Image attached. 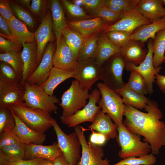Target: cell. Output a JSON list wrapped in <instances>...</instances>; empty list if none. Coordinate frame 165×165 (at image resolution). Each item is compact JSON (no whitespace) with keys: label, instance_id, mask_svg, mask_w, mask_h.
Listing matches in <instances>:
<instances>
[{"label":"cell","instance_id":"cell-1","mask_svg":"<svg viewBox=\"0 0 165 165\" xmlns=\"http://www.w3.org/2000/svg\"><path fill=\"white\" fill-rule=\"evenodd\" d=\"M144 112L125 105L123 123L131 133L144 137L143 141L150 146L151 153L158 155L161 147L165 145V123L156 101L148 99Z\"/></svg>","mask_w":165,"mask_h":165},{"label":"cell","instance_id":"cell-2","mask_svg":"<svg viewBox=\"0 0 165 165\" xmlns=\"http://www.w3.org/2000/svg\"><path fill=\"white\" fill-rule=\"evenodd\" d=\"M9 108L27 126L38 132L44 133L53 126L55 119L50 113L30 107L24 102Z\"/></svg>","mask_w":165,"mask_h":165},{"label":"cell","instance_id":"cell-3","mask_svg":"<svg viewBox=\"0 0 165 165\" xmlns=\"http://www.w3.org/2000/svg\"><path fill=\"white\" fill-rule=\"evenodd\" d=\"M118 134L116 140L121 149L119 156L123 159L131 157H138L148 154L150 146L147 142L141 141L140 136L131 132L123 123L117 127Z\"/></svg>","mask_w":165,"mask_h":165},{"label":"cell","instance_id":"cell-4","mask_svg":"<svg viewBox=\"0 0 165 165\" xmlns=\"http://www.w3.org/2000/svg\"><path fill=\"white\" fill-rule=\"evenodd\" d=\"M101 96L98 104L102 111L108 115L118 127L123 124L125 105L118 93L103 83L97 85Z\"/></svg>","mask_w":165,"mask_h":165},{"label":"cell","instance_id":"cell-5","mask_svg":"<svg viewBox=\"0 0 165 165\" xmlns=\"http://www.w3.org/2000/svg\"><path fill=\"white\" fill-rule=\"evenodd\" d=\"M24 102L27 106L50 113L58 108L56 104L60 103L55 95L47 94L40 86L25 81Z\"/></svg>","mask_w":165,"mask_h":165},{"label":"cell","instance_id":"cell-6","mask_svg":"<svg viewBox=\"0 0 165 165\" xmlns=\"http://www.w3.org/2000/svg\"><path fill=\"white\" fill-rule=\"evenodd\" d=\"M89 96V90L84 89L75 80L72 81L68 89L63 94L59 104L62 109L61 115L70 116L82 108Z\"/></svg>","mask_w":165,"mask_h":165},{"label":"cell","instance_id":"cell-7","mask_svg":"<svg viewBox=\"0 0 165 165\" xmlns=\"http://www.w3.org/2000/svg\"><path fill=\"white\" fill-rule=\"evenodd\" d=\"M53 127L56 134L57 143L63 155L72 165H77L80 159L81 146L75 131L68 134L61 129L55 119Z\"/></svg>","mask_w":165,"mask_h":165},{"label":"cell","instance_id":"cell-8","mask_svg":"<svg viewBox=\"0 0 165 165\" xmlns=\"http://www.w3.org/2000/svg\"><path fill=\"white\" fill-rule=\"evenodd\" d=\"M104 63L106 64L104 67L102 66L101 80L110 89L117 92L125 85L122 75L126 62L119 53L112 56Z\"/></svg>","mask_w":165,"mask_h":165},{"label":"cell","instance_id":"cell-9","mask_svg":"<svg viewBox=\"0 0 165 165\" xmlns=\"http://www.w3.org/2000/svg\"><path fill=\"white\" fill-rule=\"evenodd\" d=\"M101 94L98 89H94L90 94L89 101L86 106L70 116H61L60 119L64 124L69 127H74L82 123L90 122L93 123L97 113L101 109L96 104L101 98Z\"/></svg>","mask_w":165,"mask_h":165},{"label":"cell","instance_id":"cell-10","mask_svg":"<svg viewBox=\"0 0 165 165\" xmlns=\"http://www.w3.org/2000/svg\"><path fill=\"white\" fill-rule=\"evenodd\" d=\"M85 130L80 126L75 127L82 150L80 159L77 165H110L109 160L103 159L104 153L102 146L92 145L86 141L84 134Z\"/></svg>","mask_w":165,"mask_h":165},{"label":"cell","instance_id":"cell-11","mask_svg":"<svg viewBox=\"0 0 165 165\" xmlns=\"http://www.w3.org/2000/svg\"><path fill=\"white\" fill-rule=\"evenodd\" d=\"M102 66L97 64L94 58L77 61L73 76L85 90H90L93 85L100 80Z\"/></svg>","mask_w":165,"mask_h":165},{"label":"cell","instance_id":"cell-12","mask_svg":"<svg viewBox=\"0 0 165 165\" xmlns=\"http://www.w3.org/2000/svg\"><path fill=\"white\" fill-rule=\"evenodd\" d=\"M153 39H149L148 43V53L143 61L138 66L126 62L125 68L127 70H134L138 72L143 78L145 82L147 89L149 95L154 92L153 84L155 81V75L161 69V66L155 68L153 63L152 50Z\"/></svg>","mask_w":165,"mask_h":165},{"label":"cell","instance_id":"cell-13","mask_svg":"<svg viewBox=\"0 0 165 165\" xmlns=\"http://www.w3.org/2000/svg\"><path fill=\"white\" fill-rule=\"evenodd\" d=\"M57 47L53 56L54 67L57 68L75 70L77 61L65 39L61 32H54Z\"/></svg>","mask_w":165,"mask_h":165},{"label":"cell","instance_id":"cell-14","mask_svg":"<svg viewBox=\"0 0 165 165\" xmlns=\"http://www.w3.org/2000/svg\"><path fill=\"white\" fill-rule=\"evenodd\" d=\"M151 22L134 8L123 13L119 20L115 24L109 25L103 31L117 30L132 33L140 26Z\"/></svg>","mask_w":165,"mask_h":165},{"label":"cell","instance_id":"cell-15","mask_svg":"<svg viewBox=\"0 0 165 165\" xmlns=\"http://www.w3.org/2000/svg\"><path fill=\"white\" fill-rule=\"evenodd\" d=\"M55 50L53 43L49 42L47 44L37 68L26 81L40 86L46 80L54 67L53 56Z\"/></svg>","mask_w":165,"mask_h":165},{"label":"cell","instance_id":"cell-16","mask_svg":"<svg viewBox=\"0 0 165 165\" xmlns=\"http://www.w3.org/2000/svg\"><path fill=\"white\" fill-rule=\"evenodd\" d=\"M24 84L0 82V107H9L24 102Z\"/></svg>","mask_w":165,"mask_h":165},{"label":"cell","instance_id":"cell-17","mask_svg":"<svg viewBox=\"0 0 165 165\" xmlns=\"http://www.w3.org/2000/svg\"><path fill=\"white\" fill-rule=\"evenodd\" d=\"M109 25L102 18L98 17L68 22L69 28L78 32L84 38L104 31Z\"/></svg>","mask_w":165,"mask_h":165},{"label":"cell","instance_id":"cell-18","mask_svg":"<svg viewBox=\"0 0 165 165\" xmlns=\"http://www.w3.org/2000/svg\"><path fill=\"white\" fill-rule=\"evenodd\" d=\"M52 18L49 12L46 15L35 33L37 46V64L40 62L47 43L52 38Z\"/></svg>","mask_w":165,"mask_h":165},{"label":"cell","instance_id":"cell-19","mask_svg":"<svg viewBox=\"0 0 165 165\" xmlns=\"http://www.w3.org/2000/svg\"><path fill=\"white\" fill-rule=\"evenodd\" d=\"M25 146L24 160L39 158L53 161L56 158L63 155L57 142H54L52 145H48L30 144H25Z\"/></svg>","mask_w":165,"mask_h":165},{"label":"cell","instance_id":"cell-20","mask_svg":"<svg viewBox=\"0 0 165 165\" xmlns=\"http://www.w3.org/2000/svg\"><path fill=\"white\" fill-rule=\"evenodd\" d=\"M23 46L21 52L23 63V70L21 83L25 82L36 70L37 64V46L36 42H27L22 44Z\"/></svg>","mask_w":165,"mask_h":165},{"label":"cell","instance_id":"cell-21","mask_svg":"<svg viewBox=\"0 0 165 165\" xmlns=\"http://www.w3.org/2000/svg\"><path fill=\"white\" fill-rule=\"evenodd\" d=\"M162 0H137L134 8L151 23L165 16Z\"/></svg>","mask_w":165,"mask_h":165},{"label":"cell","instance_id":"cell-22","mask_svg":"<svg viewBox=\"0 0 165 165\" xmlns=\"http://www.w3.org/2000/svg\"><path fill=\"white\" fill-rule=\"evenodd\" d=\"M144 43L140 41L130 40L120 49L119 54L126 62L138 66L145 59L148 49L145 48Z\"/></svg>","mask_w":165,"mask_h":165},{"label":"cell","instance_id":"cell-23","mask_svg":"<svg viewBox=\"0 0 165 165\" xmlns=\"http://www.w3.org/2000/svg\"><path fill=\"white\" fill-rule=\"evenodd\" d=\"M13 114L16 124L13 131L21 142L25 145H28L42 144L45 141L46 136L44 133H40L31 129L13 113Z\"/></svg>","mask_w":165,"mask_h":165},{"label":"cell","instance_id":"cell-24","mask_svg":"<svg viewBox=\"0 0 165 165\" xmlns=\"http://www.w3.org/2000/svg\"><path fill=\"white\" fill-rule=\"evenodd\" d=\"M89 128L103 134L108 141L116 138L118 134L117 126L110 117L101 109L94 117V121Z\"/></svg>","mask_w":165,"mask_h":165},{"label":"cell","instance_id":"cell-25","mask_svg":"<svg viewBox=\"0 0 165 165\" xmlns=\"http://www.w3.org/2000/svg\"><path fill=\"white\" fill-rule=\"evenodd\" d=\"M120 50V49L115 45L103 32L99 36L94 58L97 64L101 66L110 57L119 53Z\"/></svg>","mask_w":165,"mask_h":165},{"label":"cell","instance_id":"cell-26","mask_svg":"<svg viewBox=\"0 0 165 165\" xmlns=\"http://www.w3.org/2000/svg\"><path fill=\"white\" fill-rule=\"evenodd\" d=\"M75 70L62 69L53 67L46 80L41 85V87L49 95H53L55 89L67 79L73 78Z\"/></svg>","mask_w":165,"mask_h":165},{"label":"cell","instance_id":"cell-27","mask_svg":"<svg viewBox=\"0 0 165 165\" xmlns=\"http://www.w3.org/2000/svg\"><path fill=\"white\" fill-rule=\"evenodd\" d=\"M165 29V16L154 22L138 27L132 33L131 40L145 42L150 38L153 39L156 33Z\"/></svg>","mask_w":165,"mask_h":165},{"label":"cell","instance_id":"cell-28","mask_svg":"<svg viewBox=\"0 0 165 165\" xmlns=\"http://www.w3.org/2000/svg\"><path fill=\"white\" fill-rule=\"evenodd\" d=\"M8 23L11 29L14 42L20 46L23 43L35 42V33L30 31L26 25L14 16Z\"/></svg>","mask_w":165,"mask_h":165},{"label":"cell","instance_id":"cell-29","mask_svg":"<svg viewBox=\"0 0 165 165\" xmlns=\"http://www.w3.org/2000/svg\"><path fill=\"white\" fill-rule=\"evenodd\" d=\"M118 93L123 97L124 105L131 106L138 109H144L148 104V99L144 95L138 93L126 87L117 90Z\"/></svg>","mask_w":165,"mask_h":165},{"label":"cell","instance_id":"cell-30","mask_svg":"<svg viewBox=\"0 0 165 165\" xmlns=\"http://www.w3.org/2000/svg\"><path fill=\"white\" fill-rule=\"evenodd\" d=\"M153 63L156 68L164 62L165 51V29L158 32L152 42Z\"/></svg>","mask_w":165,"mask_h":165},{"label":"cell","instance_id":"cell-31","mask_svg":"<svg viewBox=\"0 0 165 165\" xmlns=\"http://www.w3.org/2000/svg\"><path fill=\"white\" fill-rule=\"evenodd\" d=\"M61 33L64 36L77 61V57L85 38L78 32L69 28L68 26L64 28Z\"/></svg>","mask_w":165,"mask_h":165},{"label":"cell","instance_id":"cell-32","mask_svg":"<svg viewBox=\"0 0 165 165\" xmlns=\"http://www.w3.org/2000/svg\"><path fill=\"white\" fill-rule=\"evenodd\" d=\"M50 7L54 31L61 32L64 28L68 26L62 6L58 0H53L51 2Z\"/></svg>","mask_w":165,"mask_h":165},{"label":"cell","instance_id":"cell-33","mask_svg":"<svg viewBox=\"0 0 165 165\" xmlns=\"http://www.w3.org/2000/svg\"><path fill=\"white\" fill-rule=\"evenodd\" d=\"M99 36V33H96L85 38L77 61L94 57L97 46Z\"/></svg>","mask_w":165,"mask_h":165},{"label":"cell","instance_id":"cell-34","mask_svg":"<svg viewBox=\"0 0 165 165\" xmlns=\"http://www.w3.org/2000/svg\"><path fill=\"white\" fill-rule=\"evenodd\" d=\"M0 61L9 64L18 75L22 79L23 70V63L21 52L13 50L0 53Z\"/></svg>","mask_w":165,"mask_h":165},{"label":"cell","instance_id":"cell-35","mask_svg":"<svg viewBox=\"0 0 165 165\" xmlns=\"http://www.w3.org/2000/svg\"><path fill=\"white\" fill-rule=\"evenodd\" d=\"M0 154L5 156L10 162L24 160L25 154V144L20 142L3 146L0 148Z\"/></svg>","mask_w":165,"mask_h":165},{"label":"cell","instance_id":"cell-36","mask_svg":"<svg viewBox=\"0 0 165 165\" xmlns=\"http://www.w3.org/2000/svg\"><path fill=\"white\" fill-rule=\"evenodd\" d=\"M130 73L127 83L125 86L130 89L141 94H148L145 83L143 77L137 71L130 70Z\"/></svg>","mask_w":165,"mask_h":165},{"label":"cell","instance_id":"cell-37","mask_svg":"<svg viewBox=\"0 0 165 165\" xmlns=\"http://www.w3.org/2000/svg\"><path fill=\"white\" fill-rule=\"evenodd\" d=\"M156 162V157L151 153L138 157H128L110 165H153Z\"/></svg>","mask_w":165,"mask_h":165},{"label":"cell","instance_id":"cell-38","mask_svg":"<svg viewBox=\"0 0 165 165\" xmlns=\"http://www.w3.org/2000/svg\"><path fill=\"white\" fill-rule=\"evenodd\" d=\"M21 79L8 64L1 61L0 82L8 83H21Z\"/></svg>","mask_w":165,"mask_h":165},{"label":"cell","instance_id":"cell-39","mask_svg":"<svg viewBox=\"0 0 165 165\" xmlns=\"http://www.w3.org/2000/svg\"><path fill=\"white\" fill-rule=\"evenodd\" d=\"M13 113L9 107H0V134L6 130H13L15 126Z\"/></svg>","mask_w":165,"mask_h":165},{"label":"cell","instance_id":"cell-40","mask_svg":"<svg viewBox=\"0 0 165 165\" xmlns=\"http://www.w3.org/2000/svg\"><path fill=\"white\" fill-rule=\"evenodd\" d=\"M112 43L120 49L124 47L130 40L131 33L117 30L105 33Z\"/></svg>","mask_w":165,"mask_h":165},{"label":"cell","instance_id":"cell-41","mask_svg":"<svg viewBox=\"0 0 165 165\" xmlns=\"http://www.w3.org/2000/svg\"><path fill=\"white\" fill-rule=\"evenodd\" d=\"M9 2L14 14L20 20L30 28H33L35 22L30 14L23 7L14 1Z\"/></svg>","mask_w":165,"mask_h":165},{"label":"cell","instance_id":"cell-42","mask_svg":"<svg viewBox=\"0 0 165 165\" xmlns=\"http://www.w3.org/2000/svg\"><path fill=\"white\" fill-rule=\"evenodd\" d=\"M123 13L113 11L107 7L102 6L96 13L97 17L102 18L110 25H113L120 19Z\"/></svg>","mask_w":165,"mask_h":165},{"label":"cell","instance_id":"cell-43","mask_svg":"<svg viewBox=\"0 0 165 165\" xmlns=\"http://www.w3.org/2000/svg\"><path fill=\"white\" fill-rule=\"evenodd\" d=\"M69 14L73 17L79 19H86L90 17L80 6L67 0L61 1Z\"/></svg>","mask_w":165,"mask_h":165},{"label":"cell","instance_id":"cell-44","mask_svg":"<svg viewBox=\"0 0 165 165\" xmlns=\"http://www.w3.org/2000/svg\"><path fill=\"white\" fill-rule=\"evenodd\" d=\"M21 142L13 130H6L0 134V148Z\"/></svg>","mask_w":165,"mask_h":165},{"label":"cell","instance_id":"cell-45","mask_svg":"<svg viewBox=\"0 0 165 165\" xmlns=\"http://www.w3.org/2000/svg\"><path fill=\"white\" fill-rule=\"evenodd\" d=\"M0 14L8 23L14 16V12L10 5L9 1L7 0H0Z\"/></svg>","mask_w":165,"mask_h":165},{"label":"cell","instance_id":"cell-46","mask_svg":"<svg viewBox=\"0 0 165 165\" xmlns=\"http://www.w3.org/2000/svg\"><path fill=\"white\" fill-rule=\"evenodd\" d=\"M20 45L12 40L5 39L0 36V49L3 53H7L13 50L19 51Z\"/></svg>","mask_w":165,"mask_h":165},{"label":"cell","instance_id":"cell-47","mask_svg":"<svg viewBox=\"0 0 165 165\" xmlns=\"http://www.w3.org/2000/svg\"><path fill=\"white\" fill-rule=\"evenodd\" d=\"M104 0H82V5L93 13L96 14L102 6Z\"/></svg>","mask_w":165,"mask_h":165},{"label":"cell","instance_id":"cell-48","mask_svg":"<svg viewBox=\"0 0 165 165\" xmlns=\"http://www.w3.org/2000/svg\"><path fill=\"white\" fill-rule=\"evenodd\" d=\"M108 141L105 135L92 130L88 142L92 145L102 146L105 145Z\"/></svg>","mask_w":165,"mask_h":165},{"label":"cell","instance_id":"cell-49","mask_svg":"<svg viewBox=\"0 0 165 165\" xmlns=\"http://www.w3.org/2000/svg\"><path fill=\"white\" fill-rule=\"evenodd\" d=\"M137 1V0H105L104 2L131 9L134 8Z\"/></svg>","mask_w":165,"mask_h":165},{"label":"cell","instance_id":"cell-50","mask_svg":"<svg viewBox=\"0 0 165 165\" xmlns=\"http://www.w3.org/2000/svg\"><path fill=\"white\" fill-rule=\"evenodd\" d=\"M0 35H4V37L8 39L13 41L11 29L8 22L0 16Z\"/></svg>","mask_w":165,"mask_h":165},{"label":"cell","instance_id":"cell-51","mask_svg":"<svg viewBox=\"0 0 165 165\" xmlns=\"http://www.w3.org/2000/svg\"><path fill=\"white\" fill-rule=\"evenodd\" d=\"M29 9L35 15H38L43 8L45 1L32 0Z\"/></svg>","mask_w":165,"mask_h":165},{"label":"cell","instance_id":"cell-52","mask_svg":"<svg viewBox=\"0 0 165 165\" xmlns=\"http://www.w3.org/2000/svg\"><path fill=\"white\" fill-rule=\"evenodd\" d=\"M43 159L38 158L31 160H20L11 162L9 165H38Z\"/></svg>","mask_w":165,"mask_h":165},{"label":"cell","instance_id":"cell-53","mask_svg":"<svg viewBox=\"0 0 165 165\" xmlns=\"http://www.w3.org/2000/svg\"><path fill=\"white\" fill-rule=\"evenodd\" d=\"M156 83L160 89L163 93H165V75L158 73L155 75Z\"/></svg>","mask_w":165,"mask_h":165},{"label":"cell","instance_id":"cell-54","mask_svg":"<svg viewBox=\"0 0 165 165\" xmlns=\"http://www.w3.org/2000/svg\"><path fill=\"white\" fill-rule=\"evenodd\" d=\"M53 162L54 165H72L67 161L63 155L56 158Z\"/></svg>","mask_w":165,"mask_h":165},{"label":"cell","instance_id":"cell-55","mask_svg":"<svg viewBox=\"0 0 165 165\" xmlns=\"http://www.w3.org/2000/svg\"><path fill=\"white\" fill-rule=\"evenodd\" d=\"M38 165H54L53 161L48 159H43Z\"/></svg>","mask_w":165,"mask_h":165},{"label":"cell","instance_id":"cell-56","mask_svg":"<svg viewBox=\"0 0 165 165\" xmlns=\"http://www.w3.org/2000/svg\"><path fill=\"white\" fill-rule=\"evenodd\" d=\"M30 0H20L18 1V2L20 4L24 5L29 9L31 6Z\"/></svg>","mask_w":165,"mask_h":165},{"label":"cell","instance_id":"cell-57","mask_svg":"<svg viewBox=\"0 0 165 165\" xmlns=\"http://www.w3.org/2000/svg\"><path fill=\"white\" fill-rule=\"evenodd\" d=\"M73 3L75 4L80 6L82 5V0H76L73 1Z\"/></svg>","mask_w":165,"mask_h":165},{"label":"cell","instance_id":"cell-58","mask_svg":"<svg viewBox=\"0 0 165 165\" xmlns=\"http://www.w3.org/2000/svg\"><path fill=\"white\" fill-rule=\"evenodd\" d=\"M163 2L164 3V4L165 5V0H163Z\"/></svg>","mask_w":165,"mask_h":165},{"label":"cell","instance_id":"cell-59","mask_svg":"<svg viewBox=\"0 0 165 165\" xmlns=\"http://www.w3.org/2000/svg\"><path fill=\"white\" fill-rule=\"evenodd\" d=\"M164 62L165 63V57H164Z\"/></svg>","mask_w":165,"mask_h":165}]
</instances>
